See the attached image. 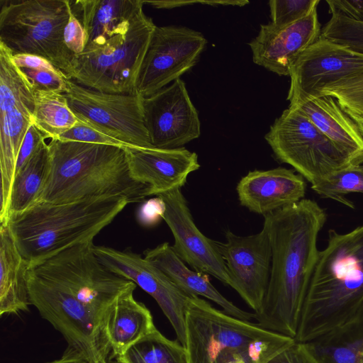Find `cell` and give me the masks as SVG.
<instances>
[{
  "label": "cell",
  "mask_w": 363,
  "mask_h": 363,
  "mask_svg": "<svg viewBox=\"0 0 363 363\" xmlns=\"http://www.w3.org/2000/svg\"><path fill=\"white\" fill-rule=\"evenodd\" d=\"M264 217L272 268L267 291L255 319L264 330L295 338L319 254L318 235L327 215L315 201L303 199Z\"/></svg>",
  "instance_id": "1"
},
{
  "label": "cell",
  "mask_w": 363,
  "mask_h": 363,
  "mask_svg": "<svg viewBox=\"0 0 363 363\" xmlns=\"http://www.w3.org/2000/svg\"><path fill=\"white\" fill-rule=\"evenodd\" d=\"M328 235L304 299L298 342H311L363 309V224L347 233L330 230Z\"/></svg>",
  "instance_id": "2"
},
{
  "label": "cell",
  "mask_w": 363,
  "mask_h": 363,
  "mask_svg": "<svg viewBox=\"0 0 363 363\" xmlns=\"http://www.w3.org/2000/svg\"><path fill=\"white\" fill-rule=\"evenodd\" d=\"M48 147L50 172L39 201L125 197L131 203L150 196L149 186L132 177L124 147L57 139Z\"/></svg>",
  "instance_id": "3"
},
{
  "label": "cell",
  "mask_w": 363,
  "mask_h": 363,
  "mask_svg": "<svg viewBox=\"0 0 363 363\" xmlns=\"http://www.w3.org/2000/svg\"><path fill=\"white\" fill-rule=\"evenodd\" d=\"M129 203L125 197L39 201L9 216L6 223L30 267L74 245L92 242Z\"/></svg>",
  "instance_id": "4"
},
{
  "label": "cell",
  "mask_w": 363,
  "mask_h": 363,
  "mask_svg": "<svg viewBox=\"0 0 363 363\" xmlns=\"http://www.w3.org/2000/svg\"><path fill=\"white\" fill-rule=\"evenodd\" d=\"M72 9L69 0H1L0 43L13 55L46 59L71 79L75 55L63 34Z\"/></svg>",
  "instance_id": "5"
},
{
  "label": "cell",
  "mask_w": 363,
  "mask_h": 363,
  "mask_svg": "<svg viewBox=\"0 0 363 363\" xmlns=\"http://www.w3.org/2000/svg\"><path fill=\"white\" fill-rule=\"evenodd\" d=\"M28 269L57 284L83 303L93 314L105 337V322L111 309L121 295L137 286L102 263L95 253L93 242L70 247Z\"/></svg>",
  "instance_id": "6"
},
{
  "label": "cell",
  "mask_w": 363,
  "mask_h": 363,
  "mask_svg": "<svg viewBox=\"0 0 363 363\" xmlns=\"http://www.w3.org/2000/svg\"><path fill=\"white\" fill-rule=\"evenodd\" d=\"M155 27L140 10L125 34L76 55L71 79L101 92L138 93L139 72Z\"/></svg>",
  "instance_id": "7"
},
{
  "label": "cell",
  "mask_w": 363,
  "mask_h": 363,
  "mask_svg": "<svg viewBox=\"0 0 363 363\" xmlns=\"http://www.w3.org/2000/svg\"><path fill=\"white\" fill-rule=\"evenodd\" d=\"M264 138L279 161L291 165L311 184L354 165L307 116L292 106L275 119Z\"/></svg>",
  "instance_id": "8"
},
{
  "label": "cell",
  "mask_w": 363,
  "mask_h": 363,
  "mask_svg": "<svg viewBox=\"0 0 363 363\" xmlns=\"http://www.w3.org/2000/svg\"><path fill=\"white\" fill-rule=\"evenodd\" d=\"M35 90L0 43V222L7 219L8 206L18 155L33 123Z\"/></svg>",
  "instance_id": "9"
},
{
  "label": "cell",
  "mask_w": 363,
  "mask_h": 363,
  "mask_svg": "<svg viewBox=\"0 0 363 363\" xmlns=\"http://www.w3.org/2000/svg\"><path fill=\"white\" fill-rule=\"evenodd\" d=\"M31 305L89 363H111L108 343L90 310L69 291L28 269Z\"/></svg>",
  "instance_id": "10"
},
{
  "label": "cell",
  "mask_w": 363,
  "mask_h": 363,
  "mask_svg": "<svg viewBox=\"0 0 363 363\" xmlns=\"http://www.w3.org/2000/svg\"><path fill=\"white\" fill-rule=\"evenodd\" d=\"M63 94L79 121L128 147L152 148L144 120L143 97L138 93H105L67 79Z\"/></svg>",
  "instance_id": "11"
},
{
  "label": "cell",
  "mask_w": 363,
  "mask_h": 363,
  "mask_svg": "<svg viewBox=\"0 0 363 363\" xmlns=\"http://www.w3.org/2000/svg\"><path fill=\"white\" fill-rule=\"evenodd\" d=\"M185 328L189 363H215L272 332L218 310L197 296L188 299Z\"/></svg>",
  "instance_id": "12"
},
{
  "label": "cell",
  "mask_w": 363,
  "mask_h": 363,
  "mask_svg": "<svg viewBox=\"0 0 363 363\" xmlns=\"http://www.w3.org/2000/svg\"><path fill=\"white\" fill-rule=\"evenodd\" d=\"M207 40L196 30L178 26L155 27L137 82V92L149 96L191 69Z\"/></svg>",
  "instance_id": "13"
},
{
  "label": "cell",
  "mask_w": 363,
  "mask_h": 363,
  "mask_svg": "<svg viewBox=\"0 0 363 363\" xmlns=\"http://www.w3.org/2000/svg\"><path fill=\"white\" fill-rule=\"evenodd\" d=\"M362 74L363 53L320 35L292 66L287 100L293 105L320 96L330 84Z\"/></svg>",
  "instance_id": "14"
},
{
  "label": "cell",
  "mask_w": 363,
  "mask_h": 363,
  "mask_svg": "<svg viewBox=\"0 0 363 363\" xmlns=\"http://www.w3.org/2000/svg\"><path fill=\"white\" fill-rule=\"evenodd\" d=\"M217 244L225 263L229 286L255 313L258 312L267 291L272 268V247L266 226L247 236L227 230L225 242L217 241Z\"/></svg>",
  "instance_id": "15"
},
{
  "label": "cell",
  "mask_w": 363,
  "mask_h": 363,
  "mask_svg": "<svg viewBox=\"0 0 363 363\" xmlns=\"http://www.w3.org/2000/svg\"><path fill=\"white\" fill-rule=\"evenodd\" d=\"M94 251L111 271L132 281L156 301L174 330L177 340L186 347L185 315L190 296L160 269L130 247L118 250L94 245Z\"/></svg>",
  "instance_id": "16"
},
{
  "label": "cell",
  "mask_w": 363,
  "mask_h": 363,
  "mask_svg": "<svg viewBox=\"0 0 363 363\" xmlns=\"http://www.w3.org/2000/svg\"><path fill=\"white\" fill-rule=\"evenodd\" d=\"M143 106L152 147L179 148L200 136L198 111L181 79L143 97Z\"/></svg>",
  "instance_id": "17"
},
{
  "label": "cell",
  "mask_w": 363,
  "mask_h": 363,
  "mask_svg": "<svg viewBox=\"0 0 363 363\" xmlns=\"http://www.w3.org/2000/svg\"><path fill=\"white\" fill-rule=\"evenodd\" d=\"M156 196L165 204L162 219L173 235L174 243L172 247L176 255L193 269L229 286L227 268L217 241L204 235L197 228L181 189Z\"/></svg>",
  "instance_id": "18"
},
{
  "label": "cell",
  "mask_w": 363,
  "mask_h": 363,
  "mask_svg": "<svg viewBox=\"0 0 363 363\" xmlns=\"http://www.w3.org/2000/svg\"><path fill=\"white\" fill-rule=\"evenodd\" d=\"M317 8L285 27L261 25L258 35L249 43L253 62L279 76H289L298 57L321 35Z\"/></svg>",
  "instance_id": "19"
},
{
  "label": "cell",
  "mask_w": 363,
  "mask_h": 363,
  "mask_svg": "<svg viewBox=\"0 0 363 363\" xmlns=\"http://www.w3.org/2000/svg\"><path fill=\"white\" fill-rule=\"evenodd\" d=\"M132 177L150 188V196L181 189L200 167L198 155L184 147H125Z\"/></svg>",
  "instance_id": "20"
},
{
  "label": "cell",
  "mask_w": 363,
  "mask_h": 363,
  "mask_svg": "<svg viewBox=\"0 0 363 363\" xmlns=\"http://www.w3.org/2000/svg\"><path fill=\"white\" fill-rule=\"evenodd\" d=\"M306 184L291 169L277 167L249 172L236 186L240 205L263 216L302 200Z\"/></svg>",
  "instance_id": "21"
},
{
  "label": "cell",
  "mask_w": 363,
  "mask_h": 363,
  "mask_svg": "<svg viewBox=\"0 0 363 363\" xmlns=\"http://www.w3.org/2000/svg\"><path fill=\"white\" fill-rule=\"evenodd\" d=\"M308 118L352 161L354 165L363 162V137L337 99L331 96L311 98L295 104Z\"/></svg>",
  "instance_id": "22"
},
{
  "label": "cell",
  "mask_w": 363,
  "mask_h": 363,
  "mask_svg": "<svg viewBox=\"0 0 363 363\" xmlns=\"http://www.w3.org/2000/svg\"><path fill=\"white\" fill-rule=\"evenodd\" d=\"M72 5L81 12L86 36L84 50H88L125 34L144 3L143 0H77Z\"/></svg>",
  "instance_id": "23"
},
{
  "label": "cell",
  "mask_w": 363,
  "mask_h": 363,
  "mask_svg": "<svg viewBox=\"0 0 363 363\" xmlns=\"http://www.w3.org/2000/svg\"><path fill=\"white\" fill-rule=\"evenodd\" d=\"M143 255L187 295L205 297L236 318L246 321L255 318V313L242 310L224 297L211 283L208 274L189 269L176 255L169 242L147 249Z\"/></svg>",
  "instance_id": "24"
},
{
  "label": "cell",
  "mask_w": 363,
  "mask_h": 363,
  "mask_svg": "<svg viewBox=\"0 0 363 363\" xmlns=\"http://www.w3.org/2000/svg\"><path fill=\"white\" fill-rule=\"evenodd\" d=\"M0 315L18 314L31 305L23 257L6 223H0Z\"/></svg>",
  "instance_id": "25"
},
{
  "label": "cell",
  "mask_w": 363,
  "mask_h": 363,
  "mask_svg": "<svg viewBox=\"0 0 363 363\" xmlns=\"http://www.w3.org/2000/svg\"><path fill=\"white\" fill-rule=\"evenodd\" d=\"M134 291L121 295L106 319V337L116 357L156 328L150 311L135 299Z\"/></svg>",
  "instance_id": "26"
},
{
  "label": "cell",
  "mask_w": 363,
  "mask_h": 363,
  "mask_svg": "<svg viewBox=\"0 0 363 363\" xmlns=\"http://www.w3.org/2000/svg\"><path fill=\"white\" fill-rule=\"evenodd\" d=\"M308 343L320 363H363V309Z\"/></svg>",
  "instance_id": "27"
},
{
  "label": "cell",
  "mask_w": 363,
  "mask_h": 363,
  "mask_svg": "<svg viewBox=\"0 0 363 363\" xmlns=\"http://www.w3.org/2000/svg\"><path fill=\"white\" fill-rule=\"evenodd\" d=\"M50 163L49 147L45 141L27 163L15 174L10 192L7 219L9 216L23 212L39 202L48 178Z\"/></svg>",
  "instance_id": "28"
},
{
  "label": "cell",
  "mask_w": 363,
  "mask_h": 363,
  "mask_svg": "<svg viewBox=\"0 0 363 363\" xmlns=\"http://www.w3.org/2000/svg\"><path fill=\"white\" fill-rule=\"evenodd\" d=\"M79 119L69 108L63 94L35 91L33 124L50 140L57 139L74 127Z\"/></svg>",
  "instance_id": "29"
},
{
  "label": "cell",
  "mask_w": 363,
  "mask_h": 363,
  "mask_svg": "<svg viewBox=\"0 0 363 363\" xmlns=\"http://www.w3.org/2000/svg\"><path fill=\"white\" fill-rule=\"evenodd\" d=\"M116 358L118 363H189L186 347L157 328Z\"/></svg>",
  "instance_id": "30"
},
{
  "label": "cell",
  "mask_w": 363,
  "mask_h": 363,
  "mask_svg": "<svg viewBox=\"0 0 363 363\" xmlns=\"http://www.w3.org/2000/svg\"><path fill=\"white\" fill-rule=\"evenodd\" d=\"M311 189L321 197L332 199L353 208L352 202L345 195L363 194V164L351 165L333 172L313 184Z\"/></svg>",
  "instance_id": "31"
},
{
  "label": "cell",
  "mask_w": 363,
  "mask_h": 363,
  "mask_svg": "<svg viewBox=\"0 0 363 363\" xmlns=\"http://www.w3.org/2000/svg\"><path fill=\"white\" fill-rule=\"evenodd\" d=\"M322 37L363 53V21L332 15L321 30Z\"/></svg>",
  "instance_id": "32"
},
{
  "label": "cell",
  "mask_w": 363,
  "mask_h": 363,
  "mask_svg": "<svg viewBox=\"0 0 363 363\" xmlns=\"http://www.w3.org/2000/svg\"><path fill=\"white\" fill-rule=\"evenodd\" d=\"M323 95L335 98L342 108L363 113V74L330 84L320 91Z\"/></svg>",
  "instance_id": "33"
},
{
  "label": "cell",
  "mask_w": 363,
  "mask_h": 363,
  "mask_svg": "<svg viewBox=\"0 0 363 363\" xmlns=\"http://www.w3.org/2000/svg\"><path fill=\"white\" fill-rule=\"evenodd\" d=\"M319 0H270L271 23L279 28L291 25L318 7Z\"/></svg>",
  "instance_id": "34"
},
{
  "label": "cell",
  "mask_w": 363,
  "mask_h": 363,
  "mask_svg": "<svg viewBox=\"0 0 363 363\" xmlns=\"http://www.w3.org/2000/svg\"><path fill=\"white\" fill-rule=\"evenodd\" d=\"M35 91L43 90L63 94L66 90L64 74L54 66L38 69H21Z\"/></svg>",
  "instance_id": "35"
},
{
  "label": "cell",
  "mask_w": 363,
  "mask_h": 363,
  "mask_svg": "<svg viewBox=\"0 0 363 363\" xmlns=\"http://www.w3.org/2000/svg\"><path fill=\"white\" fill-rule=\"evenodd\" d=\"M57 140L104 144L128 147L123 143L92 128L81 121L61 134Z\"/></svg>",
  "instance_id": "36"
},
{
  "label": "cell",
  "mask_w": 363,
  "mask_h": 363,
  "mask_svg": "<svg viewBox=\"0 0 363 363\" xmlns=\"http://www.w3.org/2000/svg\"><path fill=\"white\" fill-rule=\"evenodd\" d=\"M266 363H320L308 342L294 341Z\"/></svg>",
  "instance_id": "37"
},
{
  "label": "cell",
  "mask_w": 363,
  "mask_h": 363,
  "mask_svg": "<svg viewBox=\"0 0 363 363\" xmlns=\"http://www.w3.org/2000/svg\"><path fill=\"white\" fill-rule=\"evenodd\" d=\"M64 41L67 48L76 56L85 48L86 36L82 22L72 9L69 21L64 30Z\"/></svg>",
  "instance_id": "38"
},
{
  "label": "cell",
  "mask_w": 363,
  "mask_h": 363,
  "mask_svg": "<svg viewBox=\"0 0 363 363\" xmlns=\"http://www.w3.org/2000/svg\"><path fill=\"white\" fill-rule=\"evenodd\" d=\"M45 136L32 123L28 129L21 144L16 161L15 174L21 169L38 150Z\"/></svg>",
  "instance_id": "39"
},
{
  "label": "cell",
  "mask_w": 363,
  "mask_h": 363,
  "mask_svg": "<svg viewBox=\"0 0 363 363\" xmlns=\"http://www.w3.org/2000/svg\"><path fill=\"white\" fill-rule=\"evenodd\" d=\"M332 15H341L363 21V0H327Z\"/></svg>",
  "instance_id": "40"
},
{
  "label": "cell",
  "mask_w": 363,
  "mask_h": 363,
  "mask_svg": "<svg viewBox=\"0 0 363 363\" xmlns=\"http://www.w3.org/2000/svg\"><path fill=\"white\" fill-rule=\"evenodd\" d=\"M165 210L163 200L156 196L145 202L138 212V220L145 226L156 224L162 216Z\"/></svg>",
  "instance_id": "41"
},
{
  "label": "cell",
  "mask_w": 363,
  "mask_h": 363,
  "mask_svg": "<svg viewBox=\"0 0 363 363\" xmlns=\"http://www.w3.org/2000/svg\"><path fill=\"white\" fill-rule=\"evenodd\" d=\"M13 60L16 65L20 69H38L53 66L46 59L30 54L13 55Z\"/></svg>",
  "instance_id": "42"
},
{
  "label": "cell",
  "mask_w": 363,
  "mask_h": 363,
  "mask_svg": "<svg viewBox=\"0 0 363 363\" xmlns=\"http://www.w3.org/2000/svg\"><path fill=\"white\" fill-rule=\"evenodd\" d=\"M46 363H89L86 359L77 350L69 347L64 354L57 359Z\"/></svg>",
  "instance_id": "43"
},
{
  "label": "cell",
  "mask_w": 363,
  "mask_h": 363,
  "mask_svg": "<svg viewBox=\"0 0 363 363\" xmlns=\"http://www.w3.org/2000/svg\"><path fill=\"white\" fill-rule=\"evenodd\" d=\"M342 109L354 121L363 137V113H360L346 108H342Z\"/></svg>",
  "instance_id": "44"
}]
</instances>
